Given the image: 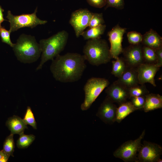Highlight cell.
I'll return each mask as SVG.
<instances>
[{
    "label": "cell",
    "instance_id": "1",
    "mask_svg": "<svg viewBox=\"0 0 162 162\" xmlns=\"http://www.w3.org/2000/svg\"><path fill=\"white\" fill-rule=\"evenodd\" d=\"M83 55L68 52L52 60L50 69L56 80L63 83L77 81L86 67Z\"/></svg>",
    "mask_w": 162,
    "mask_h": 162
},
{
    "label": "cell",
    "instance_id": "2",
    "mask_svg": "<svg viewBox=\"0 0 162 162\" xmlns=\"http://www.w3.org/2000/svg\"><path fill=\"white\" fill-rule=\"evenodd\" d=\"M68 36V33L63 30L48 38L40 40L39 44L42 54L40 62L36 70L41 69L46 62L52 60L59 55L66 45Z\"/></svg>",
    "mask_w": 162,
    "mask_h": 162
},
{
    "label": "cell",
    "instance_id": "3",
    "mask_svg": "<svg viewBox=\"0 0 162 162\" xmlns=\"http://www.w3.org/2000/svg\"><path fill=\"white\" fill-rule=\"evenodd\" d=\"M18 60L24 63L36 61L40 56L41 50L34 37L22 34L13 47Z\"/></svg>",
    "mask_w": 162,
    "mask_h": 162
},
{
    "label": "cell",
    "instance_id": "4",
    "mask_svg": "<svg viewBox=\"0 0 162 162\" xmlns=\"http://www.w3.org/2000/svg\"><path fill=\"white\" fill-rule=\"evenodd\" d=\"M83 52L86 60L93 66L106 64L112 58L107 41L101 38L87 40Z\"/></svg>",
    "mask_w": 162,
    "mask_h": 162
},
{
    "label": "cell",
    "instance_id": "5",
    "mask_svg": "<svg viewBox=\"0 0 162 162\" xmlns=\"http://www.w3.org/2000/svg\"><path fill=\"white\" fill-rule=\"evenodd\" d=\"M109 84V80L104 78L93 77L88 79L83 88L85 97L83 102L81 105V110L84 111L88 109Z\"/></svg>",
    "mask_w": 162,
    "mask_h": 162
},
{
    "label": "cell",
    "instance_id": "6",
    "mask_svg": "<svg viewBox=\"0 0 162 162\" xmlns=\"http://www.w3.org/2000/svg\"><path fill=\"white\" fill-rule=\"evenodd\" d=\"M37 11L36 8L34 12L31 14L14 15L8 10L6 17L10 23L9 31L10 32H14L22 28L28 27L33 28L38 25L46 23L47 22V21L41 20L37 17Z\"/></svg>",
    "mask_w": 162,
    "mask_h": 162
},
{
    "label": "cell",
    "instance_id": "7",
    "mask_svg": "<svg viewBox=\"0 0 162 162\" xmlns=\"http://www.w3.org/2000/svg\"><path fill=\"white\" fill-rule=\"evenodd\" d=\"M145 134V130H144L137 139L124 142L113 152L114 156L125 162H137V154L142 145L141 140Z\"/></svg>",
    "mask_w": 162,
    "mask_h": 162
},
{
    "label": "cell",
    "instance_id": "8",
    "mask_svg": "<svg viewBox=\"0 0 162 162\" xmlns=\"http://www.w3.org/2000/svg\"><path fill=\"white\" fill-rule=\"evenodd\" d=\"M93 13L87 9H80L71 14L69 23L73 27L77 38L88 27Z\"/></svg>",
    "mask_w": 162,
    "mask_h": 162
},
{
    "label": "cell",
    "instance_id": "9",
    "mask_svg": "<svg viewBox=\"0 0 162 162\" xmlns=\"http://www.w3.org/2000/svg\"><path fill=\"white\" fill-rule=\"evenodd\" d=\"M162 154L160 145L145 140L138 151L137 162H157Z\"/></svg>",
    "mask_w": 162,
    "mask_h": 162
},
{
    "label": "cell",
    "instance_id": "10",
    "mask_svg": "<svg viewBox=\"0 0 162 162\" xmlns=\"http://www.w3.org/2000/svg\"><path fill=\"white\" fill-rule=\"evenodd\" d=\"M126 30V28H122L117 24L108 32V35L110 44V51L112 58L116 59L122 53L123 50L122 42Z\"/></svg>",
    "mask_w": 162,
    "mask_h": 162
},
{
    "label": "cell",
    "instance_id": "11",
    "mask_svg": "<svg viewBox=\"0 0 162 162\" xmlns=\"http://www.w3.org/2000/svg\"><path fill=\"white\" fill-rule=\"evenodd\" d=\"M107 96L99 106L96 116L106 124H112L116 122L117 107Z\"/></svg>",
    "mask_w": 162,
    "mask_h": 162
},
{
    "label": "cell",
    "instance_id": "12",
    "mask_svg": "<svg viewBox=\"0 0 162 162\" xmlns=\"http://www.w3.org/2000/svg\"><path fill=\"white\" fill-rule=\"evenodd\" d=\"M107 87L105 92L113 102L120 105L129 99L128 89L117 80Z\"/></svg>",
    "mask_w": 162,
    "mask_h": 162
},
{
    "label": "cell",
    "instance_id": "13",
    "mask_svg": "<svg viewBox=\"0 0 162 162\" xmlns=\"http://www.w3.org/2000/svg\"><path fill=\"white\" fill-rule=\"evenodd\" d=\"M159 68L154 64L142 63L140 64L136 69L139 84H143L148 82L156 86L154 77Z\"/></svg>",
    "mask_w": 162,
    "mask_h": 162
},
{
    "label": "cell",
    "instance_id": "14",
    "mask_svg": "<svg viewBox=\"0 0 162 162\" xmlns=\"http://www.w3.org/2000/svg\"><path fill=\"white\" fill-rule=\"evenodd\" d=\"M125 62L129 67L132 68L137 67L143 63L144 60L142 49L139 44L131 45L123 50Z\"/></svg>",
    "mask_w": 162,
    "mask_h": 162
},
{
    "label": "cell",
    "instance_id": "15",
    "mask_svg": "<svg viewBox=\"0 0 162 162\" xmlns=\"http://www.w3.org/2000/svg\"><path fill=\"white\" fill-rule=\"evenodd\" d=\"M117 81L128 89L139 84L136 70L130 67H127Z\"/></svg>",
    "mask_w": 162,
    "mask_h": 162
},
{
    "label": "cell",
    "instance_id": "16",
    "mask_svg": "<svg viewBox=\"0 0 162 162\" xmlns=\"http://www.w3.org/2000/svg\"><path fill=\"white\" fill-rule=\"evenodd\" d=\"M142 43L144 46L155 50L162 47V38L155 31L151 29L143 35Z\"/></svg>",
    "mask_w": 162,
    "mask_h": 162
},
{
    "label": "cell",
    "instance_id": "17",
    "mask_svg": "<svg viewBox=\"0 0 162 162\" xmlns=\"http://www.w3.org/2000/svg\"><path fill=\"white\" fill-rule=\"evenodd\" d=\"M6 125L10 131V133L13 135H20L23 133L25 129L28 128L23 119L16 116L9 118L6 122Z\"/></svg>",
    "mask_w": 162,
    "mask_h": 162
},
{
    "label": "cell",
    "instance_id": "18",
    "mask_svg": "<svg viewBox=\"0 0 162 162\" xmlns=\"http://www.w3.org/2000/svg\"><path fill=\"white\" fill-rule=\"evenodd\" d=\"M162 108V96L153 93H148L146 95L145 102L143 108L145 112Z\"/></svg>",
    "mask_w": 162,
    "mask_h": 162
},
{
    "label": "cell",
    "instance_id": "19",
    "mask_svg": "<svg viewBox=\"0 0 162 162\" xmlns=\"http://www.w3.org/2000/svg\"><path fill=\"white\" fill-rule=\"evenodd\" d=\"M137 110L130 101H127L119 105L117 110L116 122L120 123L127 116Z\"/></svg>",
    "mask_w": 162,
    "mask_h": 162
},
{
    "label": "cell",
    "instance_id": "20",
    "mask_svg": "<svg viewBox=\"0 0 162 162\" xmlns=\"http://www.w3.org/2000/svg\"><path fill=\"white\" fill-rule=\"evenodd\" d=\"M106 29V25L103 24L95 27L89 28L84 31L81 35L85 40L100 38Z\"/></svg>",
    "mask_w": 162,
    "mask_h": 162
},
{
    "label": "cell",
    "instance_id": "21",
    "mask_svg": "<svg viewBox=\"0 0 162 162\" xmlns=\"http://www.w3.org/2000/svg\"><path fill=\"white\" fill-rule=\"evenodd\" d=\"M111 73L118 78L120 77L126 70L127 67L124 59L119 57L112 61Z\"/></svg>",
    "mask_w": 162,
    "mask_h": 162
},
{
    "label": "cell",
    "instance_id": "22",
    "mask_svg": "<svg viewBox=\"0 0 162 162\" xmlns=\"http://www.w3.org/2000/svg\"><path fill=\"white\" fill-rule=\"evenodd\" d=\"M35 139V136L33 135H26L23 133L20 134L17 141V146L19 148H27L31 145Z\"/></svg>",
    "mask_w": 162,
    "mask_h": 162
},
{
    "label": "cell",
    "instance_id": "23",
    "mask_svg": "<svg viewBox=\"0 0 162 162\" xmlns=\"http://www.w3.org/2000/svg\"><path fill=\"white\" fill-rule=\"evenodd\" d=\"M13 134L10 133L5 139L3 143L2 150L5 153L10 157L14 156L13 153L14 150L15 143L13 138Z\"/></svg>",
    "mask_w": 162,
    "mask_h": 162
},
{
    "label": "cell",
    "instance_id": "24",
    "mask_svg": "<svg viewBox=\"0 0 162 162\" xmlns=\"http://www.w3.org/2000/svg\"><path fill=\"white\" fill-rule=\"evenodd\" d=\"M139 85L128 89L130 98L131 97L145 96L149 93L144 84Z\"/></svg>",
    "mask_w": 162,
    "mask_h": 162
},
{
    "label": "cell",
    "instance_id": "25",
    "mask_svg": "<svg viewBox=\"0 0 162 162\" xmlns=\"http://www.w3.org/2000/svg\"><path fill=\"white\" fill-rule=\"evenodd\" d=\"M142 49L144 60L149 63L155 64L157 57L155 50L145 46Z\"/></svg>",
    "mask_w": 162,
    "mask_h": 162
},
{
    "label": "cell",
    "instance_id": "26",
    "mask_svg": "<svg viewBox=\"0 0 162 162\" xmlns=\"http://www.w3.org/2000/svg\"><path fill=\"white\" fill-rule=\"evenodd\" d=\"M24 123L26 124L31 126L34 129H37V124L34 114L30 106H28L22 119Z\"/></svg>",
    "mask_w": 162,
    "mask_h": 162
},
{
    "label": "cell",
    "instance_id": "27",
    "mask_svg": "<svg viewBox=\"0 0 162 162\" xmlns=\"http://www.w3.org/2000/svg\"><path fill=\"white\" fill-rule=\"evenodd\" d=\"M128 41L131 45H137L142 43L143 35L136 31L129 32L127 34Z\"/></svg>",
    "mask_w": 162,
    "mask_h": 162
},
{
    "label": "cell",
    "instance_id": "28",
    "mask_svg": "<svg viewBox=\"0 0 162 162\" xmlns=\"http://www.w3.org/2000/svg\"><path fill=\"white\" fill-rule=\"evenodd\" d=\"M104 22L102 13H93L88 27L89 28L95 27L104 24Z\"/></svg>",
    "mask_w": 162,
    "mask_h": 162
},
{
    "label": "cell",
    "instance_id": "29",
    "mask_svg": "<svg viewBox=\"0 0 162 162\" xmlns=\"http://www.w3.org/2000/svg\"><path fill=\"white\" fill-rule=\"evenodd\" d=\"M10 32L4 27L0 28V36L2 42L9 45L10 46L13 47L14 45L12 42L10 38Z\"/></svg>",
    "mask_w": 162,
    "mask_h": 162
},
{
    "label": "cell",
    "instance_id": "30",
    "mask_svg": "<svg viewBox=\"0 0 162 162\" xmlns=\"http://www.w3.org/2000/svg\"><path fill=\"white\" fill-rule=\"evenodd\" d=\"M146 95L131 97L130 98V101L138 110L143 109L145 102Z\"/></svg>",
    "mask_w": 162,
    "mask_h": 162
},
{
    "label": "cell",
    "instance_id": "31",
    "mask_svg": "<svg viewBox=\"0 0 162 162\" xmlns=\"http://www.w3.org/2000/svg\"><path fill=\"white\" fill-rule=\"evenodd\" d=\"M106 7H113L119 9L123 8L124 6V0H106Z\"/></svg>",
    "mask_w": 162,
    "mask_h": 162
},
{
    "label": "cell",
    "instance_id": "32",
    "mask_svg": "<svg viewBox=\"0 0 162 162\" xmlns=\"http://www.w3.org/2000/svg\"><path fill=\"white\" fill-rule=\"evenodd\" d=\"M91 6L97 8H101L106 5V0H86Z\"/></svg>",
    "mask_w": 162,
    "mask_h": 162
},
{
    "label": "cell",
    "instance_id": "33",
    "mask_svg": "<svg viewBox=\"0 0 162 162\" xmlns=\"http://www.w3.org/2000/svg\"><path fill=\"white\" fill-rule=\"evenodd\" d=\"M157 57L156 65L158 67L162 66V47L155 50Z\"/></svg>",
    "mask_w": 162,
    "mask_h": 162
},
{
    "label": "cell",
    "instance_id": "34",
    "mask_svg": "<svg viewBox=\"0 0 162 162\" xmlns=\"http://www.w3.org/2000/svg\"><path fill=\"white\" fill-rule=\"evenodd\" d=\"M9 157L2 150L0 151V162H7Z\"/></svg>",
    "mask_w": 162,
    "mask_h": 162
},
{
    "label": "cell",
    "instance_id": "35",
    "mask_svg": "<svg viewBox=\"0 0 162 162\" xmlns=\"http://www.w3.org/2000/svg\"><path fill=\"white\" fill-rule=\"evenodd\" d=\"M4 10L2 8L0 5V28L2 27L1 24L4 21L6 20L4 18L3 12Z\"/></svg>",
    "mask_w": 162,
    "mask_h": 162
}]
</instances>
